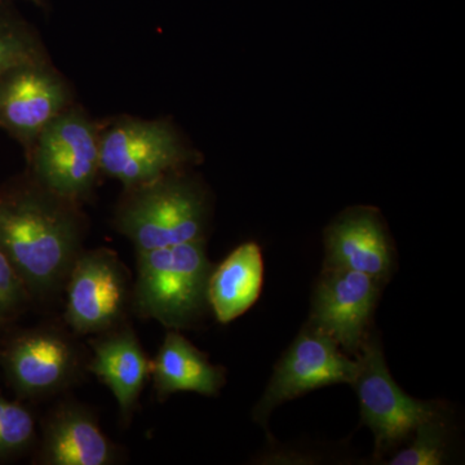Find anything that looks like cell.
<instances>
[{
    "label": "cell",
    "instance_id": "obj_2",
    "mask_svg": "<svg viewBox=\"0 0 465 465\" xmlns=\"http://www.w3.org/2000/svg\"><path fill=\"white\" fill-rule=\"evenodd\" d=\"M213 269L206 240L136 252L133 311L170 330L191 329L210 309Z\"/></svg>",
    "mask_w": 465,
    "mask_h": 465
},
{
    "label": "cell",
    "instance_id": "obj_13",
    "mask_svg": "<svg viewBox=\"0 0 465 465\" xmlns=\"http://www.w3.org/2000/svg\"><path fill=\"white\" fill-rule=\"evenodd\" d=\"M327 269L360 272L385 282L394 265L393 249L379 211L349 208L324 232Z\"/></svg>",
    "mask_w": 465,
    "mask_h": 465
},
{
    "label": "cell",
    "instance_id": "obj_16",
    "mask_svg": "<svg viewBox=\"0 0 465 465\" xmlns=\"http://www.w3.org/2000/svg\"><path fill=\"white\" fill-rule=\"evenodd\" d=\"M264 283V260L255 242H246L213 266L208 281V304L217 322L228 324L258 302Z\"/></svg>",
    "mask_w": 465,
    "mask_h": 465
},
{
    "label": "cell",
    "instance_id": "obj_5",
    "mask_svg": "<svg viewBox=\"0 0 465 465\" xmlns=\"http://www.w3.org/2000/svg\"><path fill=\"white\" fill-rule=\"evenodd\" d=\"M27 154L36 183L79 204L101 173L100 133L82 110L67 108L43 130Z\"/></svg>",
    "mask_w": 465,
    "mask_h": 465
},
{
    "label": "cell",
    "instance_id": "obj_12",
    "mask_svg": "<svg viewBox=\"0 0 465 465\" xmlns=\"http://www.w3.org/2000/svg\"><path fill=\"white\" fill-rule=\"evenodd\" d=\"M34 450V463L41 465H112L119 460V450L101 430L96 414L75 401H64L48 412Z\"/></svg>",
    "mask_w": 465,
    "mask_h": 465
},
{
    "label": "cell",
    "instance_id": "obj_7",
    "mask_svg": "<svg viewBox=\"0 0 465 465\" xmlns=\"http://www.w3.org/2000/svg\"><path fill=\"white\" fill-rule=\"evenodd\" d=\"M194 158L168 121L121 118L100 134V171L124 189L182 170Z\"/></svg>",
    "mask_w": 465,
    "mask_h": 465
},
{
    "label": "cell",
    "instance_id": "obj_20",
    "mask_svg": "<svg viewBox=\"0 0 465 465\" xmlns=\"http://www.w3.org/2000/svg\"><path fill=\"white\" fill-rule=\"evenodd\" d=\"M32 304L25 284L0 251V322L14 323Z\"/></svg>",
    "mask_w": 465,
    "mask_h": 465
},
{
    "label": "cell",
    "instance_id": "obj_4",
    "mask_svg": "<svg viewBox=\"0 0 465 465\" xmlns=\"http://www.w3.org/2000/svg\"><path fill=\"white\" fill-rule=\"evenodd\" d=\"M87 363L81 345L58 327L9 330L0 342V369L24 402L63 393L81 378Z\"/></svg>",
    "mask_w": 465,
    "mask_h": 465
},
{
    "label": "cell",
    "instance_id": "obj_3",
    "mask_svg": "<svg viewBox=\"0 0 465 465\" xmlns=\"http://www.w3.org/2000/svg\"><path fill=\"white\" fill-rule=\"evenodd\" d=\"M210 202L197 180L182 170L125 189L115 211L116 231L136 252L206 240Z\"/></svg>",
    "mask_w": 465,
    "mask_h": 465
},
{
    "label": "cell",
    "instance_id": "obj_1",
    "mask_svg": "<svg viewBox=\"0 0 465 465\" xmlns=\"http://www.w3.org/2000/svg\"><path fill=\"white\" fill-rule=\"evenodd\" d=\"M78 203L54 194L30 174L0 188V251L32 302L56 298L84 250Z\"/></svg>",
    "mask_w": 465,
    "mask_h": 465
},
{
    "label": "cell",
    "instance_id": "obj_11",
    "mask_svg": "<svg viewBox=\"0 0 465 465\" xmlns=\"http://www.w3.org/2000/svg\"><path fill=\"white\" fill-rule=\"evenodd\" d=\"M324 269L314 291L309 324L344 351L358 354L367 341L381 282L360 272Z\"/></svg>",
    "mask_w": 465,
    "mask_h": 465
},
{
    "label": "cell",
    "instance_id": "obj_10",
    "mask_svg": "<svg viewBox=\"0 0 465 465\" xmlns=\"http://www.w3.org/2000/svg\"><path fill=\"white\" fill-rule=\"evenodd\" d=\"M70 101L69 85L48 58L21 64L0 75V128L29 153Z\"/></svg>",
    "mask_w": 465,
    "mask_h": 465
},
{
    "label": "cell",
    "instance_id": "obj_21",
    "mask_svg": "<svg viewBox=\"0 0 465 465\" xmlns=\"http://www.w3.org/2000/svg\"><path fill=\"white\" fill-rule=\"evenodd\" d=\"M12 324L0 322V342H2L5 336L7 335L9 330H11Z\"/></svg>",
    "mask_w": 465,
    "mask_h": 465
},
{
    "label": "cell",
    "instance_id": "obj_18",
    "mask_svg": "<svg viewBox=\"0 0 465 465\" xmlns=\"http://www.w3.org/2000/svg\"><path fill=\"white\" fill-rule=\"evenodd\" d=\"M45 58V47L33 27L0 3V75L21 64Z\"/></svg>",
    "mask_w": 465,
    "mask_h": 465
},
{
    "label": "cell",
    "instance_id": "obj_19",
    "mask_svg": "<svg viewBox=\"0 0 465 465\" xmlns=\"http://www.w3.org/2000/svg\"><path fill=\"white\" fill-rule=\"evenodd\" d=\"M414 440L391 459V465H440L448 452V430L442 414L416 428Z\"/></svg>",
    "mask_w": 465,
    "mask_h": 465
},
{
    "label": "cell",
    "instance_id": "obj_14",
    "mask_svg": "<svg viewBox=\"0 0 465 465\" xmlns=\"http://www.w3.org/2000/svg\"><path fill=\"white\" fill-rule=\"evenodd\" d=\"M87 370L114 396L125 423L133 418L150 378V362L136 332L127 323L92 339Z\"/></svg>",
    "mask_w": 465,
    "mask_h": 465
},
{
    "label": "cell",
    "instance_id": "obj_17",
    "mask_svg": "<svg viewBox=\"0 0 465 465\" xmlns=\"http://www.w3.org/2000/svg\"><path fill=\"white\" fill-rule=\"evenodd\" d=\"M38 440L35 415L21 400L0 391V464L25 457Z\"/></svg>",
    "mask_w": 465,
    "mask_h": 465
},
{
    "label": "cell",
    "instance_id": "obj_22",
    "mask_svg": "<svg viewBox=\"0 0 465 465\" xmlns=\"http://www.w3.org/2000/svg\"><path fill=\"white\" fill-rule=\"evenodd\" d=\"M7 0H0V3H5ZM32 2H38V0H32Z\"/></svg>",
    "mask_w": 465,
    "mask_h": 465
},
{
    "label": "cell",
    "instance_id": "obj_6",
    "mask_svg": "<svg viewBox=\"0 0 465 465\" xmlns=\"http://www.w3.org/2000/svg\"><path fill=\"white\" fill-rule=\"evenodd\" d=\"M134 281L115 251L84 250L65 283V321L76 335H100L127 323Z\"/></svg>",
    "mask_w": 465,
    "mask_h": 465
},
{
    "label": "cell",
    "instance_id": "obj_9",
    "mask_svg": "<svg viewBox=\"0 0 465 465\" xmlns=\"http://www.w3.org/2000/svg\"><path fill=\"white\" fill-rule=\"evenodd\" d=\"M358 361L345 356L330 336L308 323L275 366L273 376L253 409L264 425L272 411L287 401L333 384H353Z\"/></svg>",
    "mask_w": 465,
    "mask_h": 465
},
{
    "label": "cell",
    "instance_id": "obj_8",
    "mask_svg": "<svg viewBox=\"0 0 465 465\" xmlns=\"http://www.w3.org/2000/svg\"><path fill=\"white\" fill-rule=\"evenodd\" d=\"M358 372L353 381L361 418L375 437V455L381 457L407 439L416 428L440 414L439 405L415 400L391 378L381 341L367 338L357 354Z\"/></svg>",
    "mask_w": 465,
    "mask_h": 465
},
{
    "label": "cell",
    "instance_id": "obj_15",
    "mask_svg": "<svg viewBox=\"0 0 465 465\" xmlns=\"http://www.w3.org/2000/svg\"><path fill=\"white\" fill-rule=\"evenodd\" d=\"M150 376L159 401L183 391L215 397L225 384L224 369L213 365L206 354L177 330L166 333L157 356L150 362Z\"/></svg>",
    "mask_w": 465,
    "mask_h": 465
}]
</instances>
